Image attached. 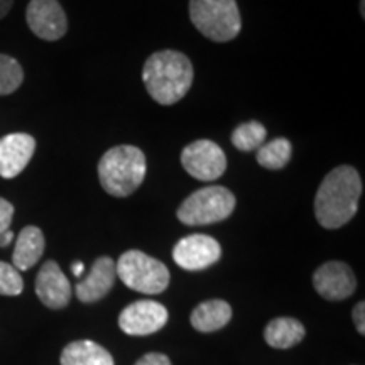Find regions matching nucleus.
Returning a JSON list of instances; mask_svg holds the SVG:
<instances>
[{"instance_id": "8", "label": "nucleus", "mask_w": 365, "mask_h": 365, "mask_svg": "<svg viewBox=\"0 0 365 365\" xmlns=\"http://www.w3.org/2000/svg\"><path fill=\"white\" fill-rule=\"evenodd\" d=\"M168 309L153 299H140L122 309L118 317L120 330L130 336H148L168 323Z\"/></svg>"}, {"instance_id": "11", "label": "nucleus", "mask_w": 365, "mask_h": 365, "mask_svg": "<svg viewBox=\"0 0 365 365\" xmlns=\"http://www.w3.org/2000/svg\"><path fill=\"white\" fill-rule=\"evenodd\" d=\"M313 287L328 301H341L355 293L357 279L350 266L345 262L331 261L319 266L313 274Z\"/></svg>"}, {"instance_id": "19", "label": "nucleus", "mask_w": 365, "mask_h": 365, "mask_svg": "<svg viewBox=\"0 0 365 365\" xmlns=\"http://www.w3.org/2000/svg\"><path fill=\"white\" fill-rule=\"evenodd\" d=\"M291 154H293V145L284 137H279L257 149V163L266 170L277 171L289 163Z\"/></svg>"}, {"instance_id": "18", "label": "nucleus", "mask_w": 365, "mask_h": 365, "mask_svg": "<svg viewBox=\"0 0 365 365\" xmlns=\"http://www.w3.org/2000/svg\"><path fill=\"white\" fill-rule=\"evenodd\" d=\"M304 336H307V328L303 323L287 317L271 319L264 330V339H266L267 345L279 350L298 345L299 341L304 340Z\"/></svg>"}, {"instance_id": "26", "label": "nucleus", "mask_w": 365, "mask_h": 365, "mask_svg": "<svg viewBox=\"0 0 365 365\" xmlns=\"http://www.w3.org/2000/svg\"><path fill=\"white\" fill-rule=\"evenodd\" d=\"M12 6H14V0H0V19H4V17L11 12Z\"/></svg>"}, {"instance_id": "23", "label": "nucleus", "mask_w": 365, "mask_h": 365, "mask_svg": "<svg viewBox=\"0 0 365 365\" xmlns=\"http://www.w3.org/2000/svg\"><path fill=\"white\" fill-rule=\"evenodd\" d=\"M14 217V207L6 198H0V234L9 230Z\"/></svg>"}, {"instance_id": "28", "label": "nucleus", "mask_w": 365, "mask_h": 365, "mask_svg": "<svg viewBox=\"0 0 365 365\" xmlns=\"http://www.w3.org/2000/svg\"><path fill=\"white\" fill-rule=\"evenodd\" d=\"M83 264L81 262H75L71 266V271H73V274H75V276H81V274H83Z\"/></svg>"}, {"instance_id": "6", "label": "nucleus", "mask_w": 365, "mask_h": 365, "mask_svg": "<svg viewBox=\"0 0 365 365\" xmlns=\"http://www.w3.org/2000/svg\"><path fill=\"white\" fill-rule=\"evenodd\" d=\"M235 208V196L223 186H207L191 193L178 208V218L185 225H212L223 222Z\"/></svg>"}, {"instance_id": "27", "label": "nucleus", "mask_w": 365, "mask_h": 365, "mask_svg": "<svg viewBox=\"0 0 365 365\" xmlns=\"http://www.w3.org/2000/svg\"><path fill=\"white\" fill-rule=\"evenodd\" d=\"M12 239H14L12 230H6L4 234H0V247H7V245L12 242Z\"/></svg>"}, {"instance_id": "17", "label": "nucleus", "mask_w": 365, "mask_h": 365, "mask_svg": "<svg viewBox=\"0 0 365 365\" xmlns=\"http://www.w3.org/2000/svg\"><path fill=\"white\" fill-rule=\"evenodd\" d=\"M59 362L61 365H115L110 352L91 340L68 344L63 349Z\"/></svg>"}, {"instance_id": "7", "label": "nucleus", "mask_w": 365, "mask_h": 365, "mask_svg": "<svg viewBox=\"0 0 365 365\" xmlns=\"http://www.w3.org/2000/svg\"><path fill=\"white\" fill-rule=\"evenodd\" d=\"M181 164L190 176L200 181H215L227 170V158L213 140H195L181 153Z\"/></svg>"}, {"instance_id": "2", "label": "nucleus", "mask_w": 365, "mask_h": 365, "mask_svg": "<svg viewBox=\"0 0 365 365\" xmlns=\"http://www.w3.org/2000/svg\"><path fill=\"white\" fill-rule=\"evenodd\" d=\"M143 80L153 100L161 105H175L191 88L193 65L186 54L164 49L145 61Z\"/></svg>"}, {"instance_id": "22", "label": "nucleus", "mask_w": 365, "mask_h": 365, "mask_svg": "<svg viewBox=\"0 0 365 365\" xmlns=\"http://www.w3.org/2000/svg\"><path fill=\"white\" fill-rule=\"evenodd\" d=\"M24 289V279L21 271H17L12 264L0 262V294L19 296Z\"/></svg>"}, {"instance_id": "15", "label": "nucleus", "mask_w": 365, "mask_h": 365, "mask_svg": "<svg viewBox=\"0 0 365 365\" xmlns=\"http://www.w3.org/2000/svg\"><path fill=\"white\" fill-rule=\"evenodd\" d=\"M46 240L41 228L29 225L24 227L21 230L19 237H17L16 249H14L12 254V266L17 269V271H27L38 264L41 255L44 254Z\"/></svg>"}, {"instance_id": "3", "label": "nucleus", "mask_w": 365, "mask_h": 365, "mask_svg": "<svg viewBox=\"0 0 365 365\" xmlns=\"http://www.w3.org/2000/svg\"><path fill=\"white\" fill-rule=\"evenodd\" d=\"M145 156L135 145H117L108 149L98 163V180L108 195L125 198L143 185Z\"/></svg>"}, {"instance_id": "21", "label": "nucleus", "mask_w": 365, "mask_h": 365, "mask_svg": "<svg viewBox=\"0 0 365 365\" xmlns=\"http://www.w3.org/2000/svg\"><path fill=\"white\" fill-rule=\"evenodd\" d=\"M24 81V71L22 66L7 54H0V97L11 95Z\"/></svg>"}, {"instance_id": "14", "label": "nucleus", "mask_w": 365, "mask_h": 365, "mask_svg": "<svg viewBox=\"0 0 365 365\" xmlns=\"http://www.w3.org/2000/svg\"><path fill=\"white\" fill-rule=\"evenodd\" d=\"M115 262L112 257L102 255L93 262L90 272L86 274L85 279H81L75 287L76 298L81 303H97L105 298L112 291L115 284Z\"/></svg>"}, {"instance_id": "1", "label": "nucleus", "mask_w": 365, "mask_h": 365, "mask_svg": "<svg viewBox=\"0 0 365 365\" xmlns=\"http://www.w3.org/2000/svg\"><path fill=\"white\" fill-rule=\"evenodd\" d=\"M362 196V180L352 166H339L323 180L314 196V217L328 230L344 227L355 217Z\"/></svg>"}, {"instance_id": "4", "label": "nucleus", "mask_w": 365, "mask_h": 365, "mask_svg": "<svg viewBox=\"0 0 365 365\" xmlns=\"http://www.w3.org/2000/svg\"><path fill=\"white\" fill-rule=\"evenodd\" d=\"M190 17L196 29L215 43L235 39L242 29L235 0H190Z\"/></svg>"}, {"instance_id": "20", "label": "nucleus", "mask_w": 365, "mask_h": 365, "mask_svg": "<svg viewBox=\"0 0 365 365\" xmlns=\"http://www.w3.org/2000/svg\"><path fill=\"white\" fill-rule=\"evenodd\" d=\"M267 137V130L261 122L250 120L237 127L232 134V144L239 150L250 153V150L259 149Z\"/></svg>"}, {"instance_id": "5", "label": "nucleus", "mask_w": 365, "mask_h": 365, "mask_svg": "<svg viewBox=\"0 0 365 365\" xmlns=\"http://www.w3.org/2000/svg\"><path fill=\"white\" fill-rule=\"evenodd\" d=\"M118 279L127 287L144 294H159L170 286V269L158 259L140 252L127 250L115 264Z\"/></svg>"}, {"instance_id": "25", "label": "nucleus", "mask_w": 365, "mask_h": 365, "mask_svg": "<svg viewBox=\"0 0 365 365\" xmlns=\"http://www.w3.org/2000/svg\"><path fill=\"white\" fill-rule=\"evenodd\" d=\"M352 317H354L355 330H357L360 335H365V303L364 301H360V303L355 304Z\"/></svg>"}, {"instance_id": "24", "label": "nucleus", "mask_w": 365, "mask_h": 365, "mask_svg": "<svg viewBox=\"0 0 365 365\" xmlns=\"http://www.w3.org/2000/svg\"><path fill=\"white\" fill-rule=\"evenodd\" d=\"M134 365H173V364L168 355L150 352V354H145L144 357H140Z\"/></svg>"}, {"instance_id": "9", "label": "nucleus", "mask_w": 365, "mask_h": 365, "mask_svg": "<svg viewBox=\"0 0 365 365\" xmlns=\"http://www.w3.org/2000/svg\"><path fill=\"white\" fill-rule=\"evenodd\" d=\"M220 257V244L213 237L203 234L185 237L173 249V259L185 271H203Z\"/></svg>"}, {"instance_id": "13", "label": "nucleus", "mask_w": 365, "mask_h": 365, "mask_svg": "<svg viewBox=\"0 0 365 365\" xmlns=\"http://www.w3.org/2000/svg\"><path fill=\"white\" fill-rule=\"evenodd\" d=\"M36 294L44 307L63 309L70 304L71 284L58 266V262L46 261L36 277Z\"/></svg>"}, {"instance_id": "16", "label": "nucleus", "mask_w": 365, "mask_h": 365, "mask_svg": "<svg viewBox=\"0 0 365 365\" xmlns=\"http://www.w3.org/2000/svg\"><path fill=\"white\" fill-rule=\"evenodd\" d=\"M232 319V307L223 299H208L191 312V327L202 333H212L227 327Z\"/></svg>"}, {"instance_id": "10", "label": "nucleus", "mask_w": 365, "mask_h": 365, "mask_svg": "<svg viewBox=\"0 0 365 365\" xmlns=\"http://www.w3.org/2000/svg\"><path fill=\"white\" fill-rule=\"evenodd\" d=\"M29 29L44 41H58L66 34L68 19L58 0H31L26 11Z\"/></svg>"}, {"instance_id": "12", "label": "nucleus", "mask_w": 365, "mask_h": 365, "mask_svg": "<svg viewBox=\"0 0 365 365\" xmlns=\"http://www.w3.org/2000/svg\"><path fill=\"white\" fill-rule=\"evenodd\" d=\"M36 139L24 132H14L0 139V176L6 180L19 176L34 156Z\"/></svg>"}]
</instances>
